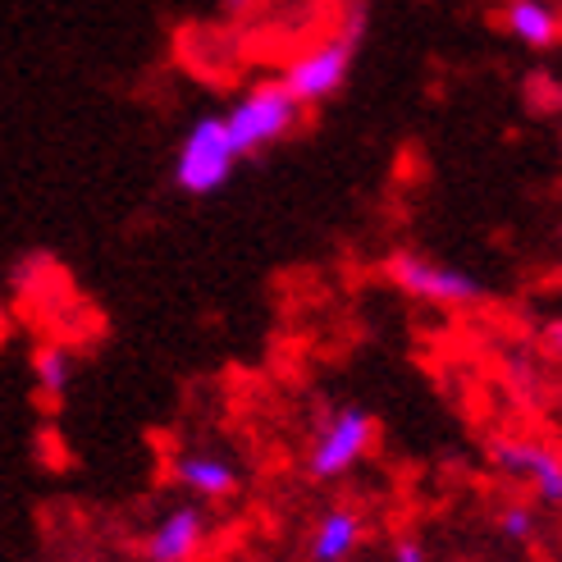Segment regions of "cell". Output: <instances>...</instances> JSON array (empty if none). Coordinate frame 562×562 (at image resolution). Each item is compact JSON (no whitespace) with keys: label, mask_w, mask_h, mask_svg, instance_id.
<instances>
[{"label":"cell","mask_w":562,"mask_h":562,"mask_svg":"<svg viewBox=\"0 0 562 562\" xmlns=\"http://www.w3.org/2000/svg\"><path fill=\"white\" fill-rule=\"evenodd\" d=\"M361 33H367V10H352L348 23H344L334 37H325V42H316V46H306L302 55H293V60L284 65V78H279V88H284L302 110L329 101V97L348 82V74H352Z\"/></svg>","instance_id":"1"},{"label":"cell","mask_w":562,"mask_h":562,"mask_svg":"<svg viewBox=\"0 0 562 562\" xmlns=\"http://www.w3.org/2000/svg\"><path fill=\"white\" fill-rule=\"evenodd\" d=\"M33 375H37V389L46 398H65V389L74 384V352L69 348H42L33 357Z\"/></svg>","instance_id":"11"},{"label":"cell","mask_w":562,"mask_h":562,"mask_svg":"<svg viewBox=\"0 0 562 562\" xmlns=\"http://www.w3.org/2000/svg\"><path fill=\"white\" fill-rule=\"evenodd\" d=\"M220 120H224V133H229L238 156H257L274 143H284L297 128L302 105L279 88V82H257V88H247Z\"/></svg>","instance_id":"2"},{"label":"cell","mask_w":562,"mask_h":562,"mask_svg":"<svg viewBox=\"0 0 562 562\" xmlns=\"http://www.w3.org/2000/svg\"><path fill=\"white\" fill-rule=\"evenodd\" d=\"M361 536H367V517L357 508H329L312 536V558L316 562H348L361 549Z\"/></svg>","instance_id":"10"},{"label":"cell","mask_w":562,"mask_h":562,"mask_svg":"<svg viewBox=\"0 0 562 562\" xmlns=\"http://www.w3.org/2000/svg\"><path fill=\"white\" fill-rule=\"evenodd\" d=\"M498 530L508 540H517V544H530V540H536V530H540V517H536L530 503H508V508L498 513Z\"/></svg>","instance_id":"12"},{"label":"cell","mask_w":562,"mask_h":562,"mask_svg":"<svg viewBox=\"0 0 562 562\" xmlns=\"http://www.w3.org/2000/svg\"><path fill=\"white\" fill-rule=\"evenodd\" d=\"M371 448H375V416L367 407H344L321 426L312 453H306V475L312 481H339Z\"/></svg>","instance_id":"5"},{"label":"cell","mask_w":562,"mask_h":562,"mask_svg":"<svg viewBox=\"0 0 562 562\" xmlns=\"http://www.w3.org/2000/svg\"><path fill=\"white\" fill-rule=\"evenodd\" d=\"M238 151L229 143V133H224V120L220 115H202L175 151V183L188 192V196H211L220 192L224 183L234 179L238 170Z\"/></svg>","instance_id":"3"},{"label":"cell","mask_w":562,"mask_h":562,"mask_svg":"<svg viewBox=\"0 0 562 562\" xmlns=\"http://www.w3.org/2000/svg\"><path fill=\"white\" fill-rule=\"evenodd\" d=\"M170 475H175V485L188 490L192 498H234L238 485H243L238 467L224 453H206V448H188V453H179L170 462Z\"/></svg>","instance_id":"8"},{"label":"cell","mask_w":562,"mask_h":562,"mask_svg":"<svg viewBox=\"0 0 562 562\" xmlns=\"http://www.w3.org/2000/svg\"><path fill=\"white\" fill-rule=\"evenodd\" d=\"M503 33L526 50H553L562 37V14L553 0H508L503 5Z\"/></svg>","instance_id":"9"},{"label":"cell","mask_w":562,"mask_h":562,"mask_svg":"<svg viewBox=\"0 0 562 562\" xmlns=\"http://www.w3.org/2000/svg\"><path fill=\"white\" fill-rule=\"evenodd\" d=\"M393 562H430V549L416 536H403V540H393Z\"/></svg>","instance_id":"13"},{"label":"cell","mask_w":562,"mask_h":562,"mask_svg":"<svg viewBox=\"0 0 562 562\" xmlns=\"http://www.w3.org/2000/svg\"><path fill=\"white\" fill-rule=\"evenodd\" d=\"M490 458L508 471L521 475V481L536 485V494L544 503H562V462H558V448L536 443V439H494L490 443Z\"/></svg>","instance_id":"6"},{"label":"cell","mask_w":562,"mask_h":562,"mask_svg":"<svg viewBox=\"0 0 562 562\" xmlns=\"http://www.w3.org/2000/svg\"><path fill=\"white\" fill-rule=\"evenodd\" d=\"M384 279L398 293L426 302V306H471L481 302L485 289L458 266H443V261H430L420 251H393L384 261Z\"/></svg>","instance_id":"4"},{"label":"cell","mask_w":562,"mask_h":562,"mask_svg":"<svg viewBox=\"0 0 562 562\" xmlns=\"http://www.w3.org/2000/svg\"><path fill=\"white\" fill-rule=\"evenodd\" d=\"M206 508L202 503H179L170 508L147 536V562H192L206 544Z\"/></svg>","instance_id":"7"}]
</instances>
